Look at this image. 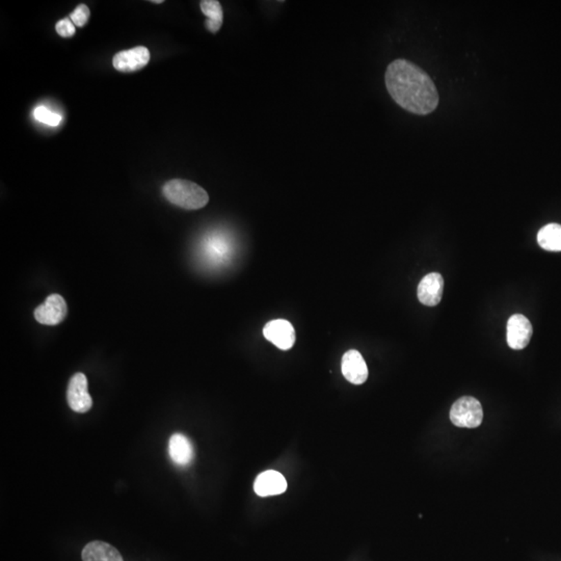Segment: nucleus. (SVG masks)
Instances as JSON below:
<instances>
[{
    "label": "nucleus",
    "instance_id": "obj_1",
    "mask_svg": "<svg viewBox=\"0 0 561 561\" xmlns=\"http://www.w3.org/2000/svg\"><path fill=\"white\" fill-rule=\"evenodd\" d=\"M387 90L403 110L425 116L439 104V94L429 75L407 60L391 62L385 75Z\"/></svg>",
    "mask_w": 561,
    "mask_h": 561
},
{
    "label": "nucleus",
    "instance_id": "obj_2",
    "mask_svg": "<svg viewBox=\"0 0 561 561\" xmlns=\"http://www.w3.org/2000/svg\"><path fill=\"white\" fill-rule=\"evenodd\" d=\"M162 192L171 204L187 210L203 208L209 202L206 190L188 180H171L163 185Z\"/></svg>",
    "mask_w": 561,
    "mask_h": 561
},
{
    "label": "nucleus",
    "instance_id": "obj_3",
    "mask_svg": "<svg viewBox=\"0 0 561 561\" xmlns=\"http://www.w3.org/2000/svg\"><path fill=\"white\" fill-rule=\"evenodd\" d=\"M483 419V407L474 397H462L453 403L450 410V420L458 427L475 428L481 424Z\"/></svg>",
    "mask_w": 561,
    "mask_h": 561
},
{
    "label": "nucleus",
    "instance_id": "obj_4",
    "mask_svg": "<svg viewBox=\"0 0 561 561\" xmlns=\"http://www.w3.org/2000/svg\"><path fill=\"white\" fill-rule=\"evenodd\" d=\"M67 401L69 407L76 413H87L93 405V401L87 391V378L81 372H77L71 378L67 390Z\"/></svg>",
    "mask_w": 561,
    "mask_h": 561
},
{
    "label": "nucleus",
    "instance_id": "obj_5",
    "mask_svg": "<svg viewBox=\"0 0 561 561\" xmlns=\"http://www.w3.org/2000/svg\"><path fill=\"white\" fill-rule=\"evenodd\" d=\"M68 308L66 301L60 294H51L46 299L43 305L35 310V318L39 324L45 326H56L66 317Z\"/></svg>",
    "mask_w": 561,
    "mask_h": 561
},
{
    "label": "nucleus",
    "instance_id": "obj_6",
    "mask_svg": "<svg viewBox=\"0 0 561 561\" xmlns=\"http://www.w3.org/2000/svg\"><path fill=\"white\" fill-rule=\"evenodd\" d=\"M263 335L267 340L282 351L292 349L295 343L294 328L288 320L276 319L267 322L263 328Z\"/></svg>",
    "mask_w": 561,
    "mask_h": 561
},
{
    "label": "nucleus",
    "instance_id": "obj_7",
    "mask_svg": "<svg viewBox=\"0 0 561 561\" xmlns=\"http://www.w3.org/2000/svg\"><path fill=\"white\" fill-rule=\"evenodd\" d=\"M533 330L528 318L514 314L508 322V343L510 349L520 351L530 342Z\"/></svg>",
    "mask_w": 561,
    "mask_h": 561
},
{
    "label": "nucleus",
    "instance_id": "obj_8",
    "mask_svg": "<svg viewBox=\"0 0 561 561\" xmlns=\"http://www.w3.org/2000/svg\"><path fill=\"white\" fill-rule=\"evenodd\" d=\"M150 60V52L144 46L119 52L115 56L112 64L120 72L131 73L142 70Z\"/></svg>",
    "mask_w": 561,
    "mask_h": 561
},
{
    "label": "nucleus",
    "instance_id": "obj_9",
    "mask_svg": "<svg viewBox=\"0 0 561 561\" xmlns=\"http://www.w3.org/2000/svg\"><path fill=\"white\" fill-rule=\"evenodd\" d=\"M343 376L353 385H362L367 380L368 367L361 353L355 349L347 351L341 364Z\"/></svg>",
    "mask_w": 561,
    "mask_h": 561
},
{
    "label": "nucleus",
    "instance_id": "obj_10",
    "mask_svg": "<svg viewBox=\"0 0 561 561\" xmlns=\"http://www.w3.org/2000/svg\"><path fill=\"white\" fill-rule=\"evenodd\" d=\"M444 279L437 273H431L421 280L418 286V299L423 305L435 307L443 296Z\"/></svg>",
    "mask_w": 561,
    "mask_h": 561
},
{
    "label": "nucleus",
    "instance_id": "obj_11",
    "mask_svg": "<svg viewBox=\"0 0 561 561\" xmlns=\"http://www.w3.org/2000/svg\"><path fill=\"white\" fill-rule=\"evenodd\" d=\"M286 489V479L280 473L274 470L261 473L254 483L255 493L260 497L280 495L284 493Z\"/></svg>",
    "mask_w": 561,
    "mask_h": 561
},
{
    "label": "nucleus",
    "instance_id": "obj_12",
    "mask_svg": "<svg viewBox=\"0 0 561 561\" xmlns=\"http://www.w3.org/2000/svg\"><path fill=\"white\" fill-rule=\"evenodd\" d=\"M169 458L176 464L187 466L194 460V446L185 435L175 433L169 439Z\"/></svg>",
    "mask_w": 561,
    "mask_h": 561
},
{
    "label": "nucleus",
    "instance_id": "obj_13",
    "mask_svg": "<svg viewBox=\"0 0 561 561\" xmlns=\"http://www.w3.org/2000/svg\"><path fill=\"white\" fill-rule=\"evenodd\" d=\"M83 561H124L120 552L110 544L94 541L83 548Z\"/></svg>",
    "mask_w": 561,
    "mask_h": 561
},
{
    "label": "nucleus",
    "instance_id": "obj_14",
    "mask_svg": "<svg viewBox=\"0 0 561 561\" xmlns=\"http://www.w3.org/2000/svg\"><path fill=\"white\" fill-rule=\"evenodd\" d=\"M537 242L544 250L561 252V225L549 224L539 230Z\"/></svg>",
    "mask_w": 561,
    "mask_h": 561
},
{
    "label": "nucleus",
    "instance_id": "obj_15",
    "mask_svg": "<svg viewBox=\"0 0 561 561\" xmlns=\"http://www.w3.org/2000/svg\"><path fill=\"white\" fill-rule=\"evenodd\" d=\"M201 10L207 17V29L210 33H215L219 31L223 25L224 12L221 4L217 0H203L200 2Z\"/></svg>",
    "mask_w": 561,
    "mask_h": 561
},
{
    "label": "nucleus",
    "instance_id": "obj_16",
    "mask_svg": "<svg viewBox=\"0 0 561 561\" xmlns=\"http://www.w3.org/2000/svg\"><path fill=\"white\" fill-rule=\"evenodd\" d=\"M33 116L40 122L49 125V126H58L62 122V117L60 115L52 112L45 106H39L35 108Z\"/></svg>",
    "mask_w": 561,
    "mask_h": 561
},
{
    "label": "nucleus",
    "instance_id": "obj_17",
    "mask_svg": "<svg viewBox=\"0 0 561 561\" xmlns=\"http://www.w3.org/2000/svg\"><path fill=\"white\" fill-rule=\"evenodd\" d=\"M71 21L78 27L85 26L90 18V8L85 4H79L71 14Z\"/></svg>",
    "mask_w": 561,
    "mask_h": 561
},
{
    "label": "nucleus",
    "instance_id": "obj_18",
    "mask_svg": "<svg viewBox=\"0 0 561 561\" xmlns=\"http://www.w3.org/2000/svg\"><path fill=\"white\" fill-rule=\"evenodd\" d=\"M56 33L62 37H70L74 35L75 25L70 19H62L56 23Z\"/></svg>",
    "mask_w": 561,
    "mask_h": 561
},
{
    "label": "nucleus",
    "instance_id": "obj_19",
    "mask_svg": "<svg viewBox=\"0 0 561 561\" xmlns=\"http://www.w3.org/2000/svg\"><path fill=\"white\" fill-rule=\"evenodd\" d=\"M153 3H162L163 0H153Z\"/></svg>",
    "mask_w": 561,
    "mask_h": 561
}]
</instances>
